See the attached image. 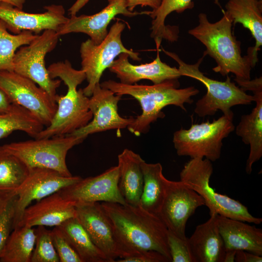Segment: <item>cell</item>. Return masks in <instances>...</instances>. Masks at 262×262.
<instances>
[{"instance_id":"cell-11","label":"cell","mask_w":262,"mask_h":262,"mask_svg":"<svg viewBox=\"0 0 262 262\" xmlns=\"http://www.w3.org/2000/svg\"><path fill=\"white\" fill-rule=\"evenodd\" d=\"M0 90L11 103L33 113L45 128L50 124L57 110V103L33 81L14 71L0 70Z\"/></svg>"},{"instance_id":"cell-34","label":"cell","mask_w":262,"mask_h":262,"mask_svg":"<svg viewBox=\"0 0 262 262\" xmlns=\"http://www.w3.org/2000/svg\"><path fill=\"white\" fill-rule=\"evenodd\" d=\"M17 196L9 199L0 212V256L13 229Z\"/></svg>"},{"instance_id":"cell-5","label":"cell","mask_w":262,"mask_h":262,"mask_svg":"<svg viewBox=\"0 0 262 262\" xmlns=\"http://www.w3.org/2000/svg\"><path fill=\"white\" fill-rule=\"evenodd\" d=\"M164 52L175 60L179 65L178 69L181 76L191 77L202 82L207 89L206 94L196 104L195 113L200 117L212 116L218 110L224 115L233 117L231 108L238 105H249L254 101L253 96L248 95L246 91L231 81L227 76L225 81L212 79L200 71L199 66L206 55L203 53L195 64H188L173 52L163 49Z\"/></svg>"},{"instance_id":"cell-7","label":"cell","mask_w":262,"mask_h":262,"mask_svg":"<svg viewBox=\"0 0 262 262\" xmlns=\"http://www.w3.org/2000/svg\"><path fill=\"white\" fill-rule=\"evenodd\" d=\"M233 117L223 115L212 122L192 124L188 130L175 131L173 143L177 153L191 159L204 158L214 162L220 157L223 140L234 130Z\"/></svg>"},{"instance_id":"cell-22","label":"cell","mask_w":262,"mask_h":262,"mask_svg":"<svg viewBox=\"0 0 262 262\" xmlns=\"http://www.w3.org/2000/svg\"><path fill=\"white\" fill-rule=\"evenodd\" d=\"M217 214L197 225L187 243L193 262H224L226 249L220 233Z\"/></svg>"},{"instance_id":"cell-4","label":"cell","mask_w":262,"mask_h":262,"mask_svg":"<svg viewBox=\"0 0 262 262\" xmlns=\"http://www.w3.org/2000/svg\"><path fill=\"white\" fill-rule=\"evenodd\" d=\"M48 70L50 77L59 78L67 90L65 95L57 96L55 114L50 124L36 136V139L70 134L85 126L93 117L89 108V97L84 95L82 89L77 90L78 86L86 79L84 71L74 68L68 60L53 63Z\"/></svg>"},{"instance_id":"cell-44","label":"cell","mask_w":262,"mask_h":262,"mask_svg":"<svg viewBox=\"0 0 262 262\" xmlns=\"http://www.w3.org/2000/svg\"><path fill=\"white\" fill-rule=\"evenodd\" d=\"M8 200H5L0 197V211L3 209Z\"/></svg>"},{"instance_id":"cell-12","label":"cell","mask_w":262,"mask_h":262,"mask_svg":"<svg viewBox=\"0 0 262 262\" xmlns=\"http://www.w3.org/2000/svg\"><path fill=\"white\" fill-rule=\"evenodd\" d=\"M204 205V200L194 190L180 180L167 179L159 217L168 230L186 239L185 228L188 219L197 208Z\"/></svg>"},{"instance_id":"cell-30","label":"cell","mask_w":262,"mask_h":262,"mask_svg":"<svg viewBox=\"0 0 262 262\" xmlns=\"http://www.w3.org/2000/svg\"><path fill=\"white\" fill-rule=\"evenodd\" d=\"M44 128L33 113L19 105L12 103L9 110L0 113V139L16 131L34 138Z\"/></svg>"},{"instance_id":"cell-14","label":"cell","mask_w":262,"mask_h":262,"mask_svg":"<svg viewBox=\"0 0 262 262\" xmlns=\"http://www.w3.org/2000/svg\"><path fill=\"white\" fill-rule=\"evenodd\" d=\"M122 96L97 85L89 100L93 117L85 126L71 135L84 140L89 135L111 130L127 128L134 120L132 117L124 118L118 112V103Z\"/></svg>"},{"instance_id":"cell-39","label":"cell","mask_w":262,"mask_h":262,"mask_svg":"<svg viewBox=\"0 0 262 262\" xmlns=\"http://www.w3.org/2000/svg\"><path fill=\"white\" fill-rule=\"evenodd\" d=\"M234 262H262V256L245 250H237Z\"/></svg>"},{"instance_id":"cell-25","label":"cell","mask_w":262,"mask_h":262,"mask_svg":"<svg viewBox=\"0 0 262 262\" xmlns=\"http://www.w3.org/2000/svg\"><path fill=\"white\" fill-rule=\"evenodd\" d=\"M225 8L233 25L240 23L251 33L255 40V46L251 47L252 55L258 62V51L262 45V0H229Z\"/></svg>"},{"instance_id":"cell-18","label":"cell","mask_w":262,"mask_h":262,"mask_svg":"<svg viewBox=\"0 0 262 262\" xmlns=\"http://www.w3.org/2000/svg\"><path fill=\"white\" fill-rule=\"evenodd\" d=\"M107 5L100 12L92 15L71 16L57 30L60 35L73 33L86 34L95 44H100L108 34L107 27L117 15L132 17L149 11L137 12L127 8L125 0H108Z\"/></svg>"},{"instance_id":"cell-45","label":"cell","mask_w":262,"mask_h":262,"mask_svg":"<svg viewBox=\"0 0 262 262\" xmlns=\"http://www.w3.org/2000/svg\"></svg>"},{"instance_id":"cell-16","label":"cell","mask_w":262,"mask_h":262,"mask_svg":"<svg viewBox=\"0 0 262 262\" xmlns=\"http://www.w3.org/2000/svg\"><path fill=\"white\" fill-rule=\"evenodd\" d=\"M75 209L76 218L110 262L125 257L116 239L110 219L100 202L77 204Z\"/></svg>"},{"instance_id":"cell-8","label":"cell","mask_w":262,"mask_h":262,"mask_svg":"<svg viewBox=\"0 0 262 262\" xmlns=\"http://www.w3.org/2000/svg\"><path fill=\"white\" fill-rule=\"evenodd\" d=\"M83 140L71 134L13 142L1 146L29 168L55 170L66 177L73 175L66 164L68 151Z\"/></svg>"},{"instance_id":"cell-27","label":"cell","mask_w":262,"mask_h":262,"mask_svg":"<svg viewBox=\"0 0 262 262\" xmlns=\"http://www.w3.org/2000/svg\"><path fill=\"white\" fill-rule=\"evenodd\" d=\"M56 227L82 262H110L105 255L93 242L76 217L69 218Z\"/></svg>"},{"instance_id":"cell-13","label":"cell","mask_w":262,"mask_h":262,"mask_svg":"<svg viewBox=\"0 0 262 262\" xmlns=\"http://www.w3.org/2000/svg\"><path fill=\"white\" fill-rule=\"evenodd\" d=\"M118 167L114 166L96 176L82 178L59 192L75 205L99 202L125 204L118 187Z\"/></svg>"},{"instance_id":"cell-42","label":"cell","mask_w":262,"mask_h":262,"mask_svg":"<svg viewBox=\"0 0 262 262\" xmlns=\"http://www.w3.org/2000/svg\"><path fill=\"white\" fill-rule=\"evenodd\" d=\"M27 0H0V3H7L12 5L17 8L22 9L23 5Z\"/></svg>"},{"instance_id":"cell-24","label":"cell","mask_w":262,"mask_h":262,"mask_svg":"<svg viewBox=\"0 0 262 262\" xmlns=\"http://www.w3.org/2000/svg\"><path fill=\"white\" fill-rule=\"evenodd\" d=\"M144 160L131 150L124 149L118 155V187L125 202L139 205L143 186L142 164Z\"/></svg>"},{"instance_id":"cell-38","label":"cell","mask_w":262,"mask_h":262,"mask_svg":"<svg viewBox=\"0 0 262 262\" xmlns=\"http://www.w3.org/2000/svg\"><path fill=\"white\" fill-rule=\"evenodd\" d=\"M127 8L130 11H133L135 7L140 5L142 7L149 6L153 10L160 6L162 0H125Z\"/></svg>"},{"instance_id":"cell-29","label":"cell","mask_w":262,"mask_h":262,"mask_svg":"<svg viewBox=\"0 0 262 262\" xmlns=\"http://www.w3.org/2000/svg\"><path fill=\"white\" fill-rule=\"evenodd\" d=\"M29 171L21 160L0 146V197L8 200L16 196Z\"/></svg>"},{"instance_id":"cell-28","label":"cell","mask_w":262,"mask_h":262,"mask_svg":"<svg viewBox=\"0 0 262 262\" xmlns=\"http://www.w3.org/2000/svg\"><path fill=\"white\" fill-rule=\"evenodd\" d=\"M214 0L220 5L218 0ZM194 7L192 0H162L158 8L149 11L148 15L152 18L150 36L154 39L157 49H159L162 39L173 42L178 38L176 27L166 26L164 24L167 16L173 12L181 13Z\"/></svg>"},{"instance_id":"cell-3","label":"cell","mask_w":262,"mask_h":262,"mask_svg":"<svg viewBox=\"0 0 262 262\" xmlns=\"http://www.w3.org/2000/svg\"><path fill=\"white\" fill-rule=\"evenodd\" d=\"M100 85L117 95H130L139 102L142 113L134 118L127 127L136 136L146 133L152 123L163 118L165 115L162 110L168 105H175L186 111L184 104L192 103V97L199 93V90L194 86L178 88L179 82L177 80L151 85L136 83L128 84L110 80L102 82Z\"/></svg>"},{"instance_id":"cell-9","label":"cell","mask_w":262,"mask_h":262,"mask_svg":"<svg viewBox=\"0 0 262 262\" xmlns=\"http://www.w3.org/2000/svg\"><path fill=\"white\" fill-rule=\"evenodd\" d=\"M125 27L124 23L117 21L100 44H95L90 39L81 44V69L85 73L88 82L82 90L87 97L91 96L96 86L100 84L103 72L110 67L119 55L125 53L133 60H141L139 53L127 49L122 43L121 33Z\"/></svg>"},{"instance_id":"cell-31","label":"cell","mask_w":262,"mask_h":262,"mask_svg":"<svg viewBox=\"0 0 262 262\" xmlns=\"http://www.w3.org/2000/svg\"><path fill=\"white\" fill-rule=\"evenodd\" d=\"M35 237V229L32 227L14 228L1 253L0 262H31Z\"/></svg>"},{"instance_id":"cell-23","label":"cell","mask_w":262,"mask_h":262,"mask_svg":"<svg viewBox=\"0 0 262 262\" xmlns=\"http://www.w3.org/2000/svg\"><path fill=\"white\" fill-rule=\"evenodd\" d=\"M216 218L226 250H243L262 256L261 229L219 214Z\"/></svg>"},{"instance_id":"cell-19","label":"cell","mask_w":262,"mask_h":262,"mask_svg":"<svg viewBox=\"0 0 262 262\" xmlns=\"http://www.w3.org/2000/svg\"><path fill=\"white\" fill-rule=\"evenodd\" d=\"M239 86L244 91L253 93L256 106L248 115H243L236 128V134L250 146L246 171L250 174L253 164L262 156V78L241 82Z\"/></svg>"},{"instance_id":"cell-41","label":"cell","mask_w":262,"mask_h":262,"mask_svg":"<svg viewBox=\"0 0 262 262\" xmlns=\"http://www.w3.org/2000/svg\"><path fill=\"white\" fill-rule=\"evenodd\" d=\"M12 104L6 96L0 90V113L6 112L9 110Z\"/></svg>"},{"instance_id":"cell-33","label":"cell","mask_w":262,"mask_h":262,"mask_svg":"<svg viewBox=\"0 0 262 262\" xmlns=\"http://www.w3.org/2000/svg\"><path fill=\"white\" fill-rule=\"evenodd\" d=\"M35 229V242L31 262H60L53 244L51 230L38 226Z\"/></svg>"},{"instance_id":"cell-15","label":"cell","mask_w":262,"mask_h":262,"mask_svg":"<svg viewBox=\"0 0 262 262\" xmlns=\"http://www.w3.org/2000/svg\"><path fill=\"white\" fill-rule=\"evenodd\" d=\"M82 178L80 176L66 177L48 168H30L28 175L16 193L13 229L16 227L25 209L33 201H38Z\"/></svg>"},{"instance_id":"cell-20","label":"cell","mask_w":262,"mask_h":262,"mask_svg":"<svg viewBox=\"0 0 262 262\" xmlns=\"http://www.w3.org/2000/svg\"><path fill=\"white\" fill-rule=\"evenodd\" d=\"M156 58L151 63L134 65L130 63L129 55L123 53L119 55L110 66L109 70L115 73L124 84H132L142 80H148L154 84L166 81L178 80L181 76L178 68L171 67L163 62L157 49Z\"/></svg>"},{"instance_id":"cell-35","label":"cell","mask_w":262,"mask_h":262,"mask_svg":"<svg viewBox=\"0 0 262 262\" xmlns=\"http://www.w3.org/2000/svg\"><path fill=\"white\" fill-rule=\"evenodd\" d=\"M51 234L60 262H82L78 254L57 227L51 230Z\"/></svg>"},{"instance_id":"cell-32","label":"cell","mask_w":262,"mask_h":262,"mask_svg":"<svg viewBox=\"0 0 262 262\" xmlns=\"http://www.w3.org/2000/svg\"><path fill=\"white\" fill-rule=\"evenodd\" d=\"M38 35L28 31L12 34L0 19V70L14 71L13 59L16 50L30 44Z\"/></svg>"},{"instance_id":"cell-6","label":"cell","mask_w":262,"mask_h":262,"mask_svg":"<svg viewBox=\"0 0 262 262\" xmlns=\"http://www.w3.org/2000/svg\"><path fill=\"white\" fill-rule=\"evenodd\" d=\"M213 172L211 161L205 158L191 159L180 173V180L204 200L210 215L219 214L231 219L259 225L262 218L253 216L238 200L215 191L210 185Z\"/></svg>"},{"instance_id":"cell-2","label":"cell","mask_w":262,"mask_h":262,"mask_svg":"<svg viewBox=\"0 0 262 262\" xmlns=\"http://www.w3.org/2000/svg\"><path fill=\"white\" fill-rule=\"evenodd\" d=\"M218 21L210 22L207 16L203 13L198 16V24L188 31V33L199 40L206 47L204 52L216 63L213 71L225 76L230 73L235 76L236 82L250 80V71L256 65L251 48L247 49L246 55L242 56L241 43L232 32L233 21L225 11Z\"/></svg>"},{"instance_id":"cell-26","label":"cell","mask_w":262,"mask_h":262,"mask_svg":"<svg viewBox=\"0 0 262 262\" xmlns=\"http://www.w3.org/2000/svg\"><path fill=\"white\" fill-rule=\"evenodd\" d=\"M143 186L139 206L144 210L159 216L165 196L167 179L159 163L149 164L145 161L141 165Z\"/></svg>"},{"instance_id":"cell-40","label":"cell","mask_w":262,"mask_h":262,"mask_svg":"<svg viewBox=\"0 0 262 262\" xmlns=\"http://www.w3.org/2000/svg\"><path fill=\"white\" fill-rule=\"evenodd\" d=\"M89 0H76L68 9L70 16L76 15L77 13L83 7Z\"/></svg>"},{"instance_id":"cell-10","label":"cell","mask_w":262,"mask_h":262,"mask_svg":"<svg viewBox=\"0 0 262 262\" xmlns=\"http://www.w3.org/2000/svg\"><path fill=\"white\" fill-rule=\"evenodd\" d=\"M60 35L47 30L30 44L20 47L14 57V71L35 82L55 101L60 79H52L46 67L45 57L56 46Z\"/></svg>"},{"instance_id":"cell-21","label":"cell","mask_w":262,"mask_h":262,"mask_svg":"<svg viewBox=\"0 0 262 262\" xmlns=\"http://www.w3.org/2000/svg\"><path fill=\"white\" fill-rule=\"evenodd\" d=\"M76 214L75 205L58 191L27 207L16 227H56Z\"/></svg>"},{"instance_id":"cell-17","label":"cell","mask_w":262,"mask_h":262,"mask_svg":"<svg viewBox=\"0 0 262 262\" xmlns=\"http://www.w3.org/2000/svg\"><path fill=\"white\" fill-rule=\"evenodd\" d=\"M44 8L46 11L42 13H29L12 5L0 3V19L14 34L24 31L35 34L47 30L57 32L68 18L65 15L64 7L52 4Z\"/></svg>"},{"instance_id":"cell-37","label":"cell","mask_w":262,"mask_h":262,"mask_svg":"<svg viewBox=\"0 0 262 262\" xmlns=\"http://www.w3.org/2000/svg\"><path fill=\"white\" fill-rule=\"evenodd\" d=\"M118 262H170L164 255L155 250H147L129 257L118 259Z\"/></svg>"},{"instance_id":"cell-43","label":"cell","mask_w":262,"mask_h":262,"mask_svg":"<svg viewBox=\"0 0 262 262\" xmlns=\"http://www.w3.org/2000/svg\"><path fill=\"white\" fill-rule=\"evenodd\" d=\"M236 251L235 250H226L224 262H234Z\"/></svg>"},{"instance_id":"cell-36","label":"cell","mask_w":262,"mask_h":262,"mask_svg":"<svg viewBox=\"0 0 262 262\" xmlns=\"http://www.w3.org/2000/svg\"><path fill=\"white\" fill-rule=\"evenodd\" d=\"M168 230L167 241L172 262H193L187 243Z\"/></svg>"},{"instance_id":"cell-1","label":"cell","mask_w":262,"mask_h":262,"mask_svg":"<svg viewBox=\"0 0 262 262\" xmlns=\"http://www.w3.org/2000/svg\"><path fill=\"white\" fill-rule=\"evenodd\" d=\"M101 204L110 219L125 257L155 250L171 262L168 229L158 215L144 210L139 205L106 202Z\"/></svg>"}]
</instances>
